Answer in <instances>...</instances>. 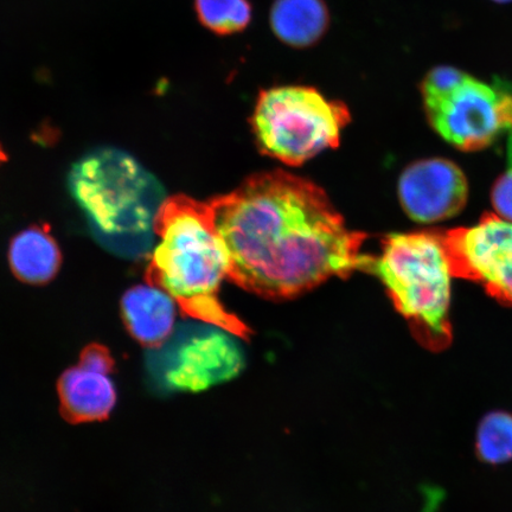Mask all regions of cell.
<instances>
[{"label": "cell", "instance_id": "obj_13", "mask_svg": "<svg viewBox=\"0 0 512 512\" xmlns=\"http://www.w3.org/2000/svg\"><path fill=\"white\" fill-rule=\"evenodd\" d=\"M11 270L25 283L44 284L55 277L61 264L60 248L47 230L29 228L12 240Z\"/></svg>", "mask_w": 512, "mask_h": 512}, {"label": "cell", "instance_id": "obj_10", "mask_svg": "<svg viewBox=\"0 0 512 512\" xmlns=\"http://www.w3.org/2000/svg\"><path fill=\"white\" fill-rule=\"evenodd\" d=\"M177 300L152 283L134 286L123 298L127 329L138 342L155 348L168 339L177 326Z\"/></svg>", "mask_w": 512, "mask_h": 512}, {"label": "cell", "instance_id": "obj_18", "mask_svg": "<svg viewBox=\"0 0 512 512\" xmlns=\"http://www.w3.org/2000/svg\"><path fill=\"white\" fill-rule=\"evenodd\" d=\"M4 159H5L4 153H3L2 149H0V162H3Z\"/></svg>", "mask_w": 512, "mask_h": 512}, {"label": "cell", "instance_id": "obj_3", "mask_svg": "<svg viewBox=\"0 0 512 512\" xmlns=\"http://www.w3.org/2000/svg\"><path fill=\"white\" fill-rule=\"evenodd\" d=\"M150 259L149 281L168 291L192 319L242 334L245 326L219 299L229 256L209 203L188 197L169 200Z\"/></svg>", "mask_w": 512, "mask_h": 512}, {"label": "cell", "instance_id": "obj_5", "mask_svg": "<svg viewBox=\"0 0 512 512\" xmlns=\"http://www.w3.org/2000/svg\"><path fill=\"white\" fill-rule=\"evenodd\" d=\"M428 121L462 151L486 149L512 131V81L488 83L450 66L435 67L421 85Z\"/></svg>", "mask_w": 512, "mask_h": 512}, {"label": "cell", "instance_id": "obj_6", "mask_svg": "<svg viewBox=\"0 0 512 512\" xmlns=\"http://www.w3.org/2000/svg\"><path fill=\"white\" fill-rule=\"evenodd\" d=\"M350 120L347 106L326 99L316 88L283 86L260 93L252 123L266 155L297 166L337 147Z\"/></svg>", "mask_w": 512, "mask_h": 512}, {"label": "cell", "instance_id": "obj_17", "mask_svg": "<svg viewBox=\"0 0 512 512\" xmlns=\"http://www.w3.org/2000/svg\"><path fill=\"white\" fill-rule=\"evenodd\" d=\"M492 2H495L498 4H508V3H511L512 0H492Z\"/></svg>", "mask_w": 512, "mask_h": 512}, {"label": "cell", "instance_id": "obj_7", "mask_svg": "<svg viewBox=\"0 0 512 512\" xmlns=\"http://www.w3.org/2000/svg\"><path fill=\"white\" fill-rule=\"evenodd\" d=\"M179 324L147 357L153 386L163 392H197L238 375L243 351L236 332L202 322Z\"/></svg>", "mask_w": 512, "mask_h": 512}, {"label": "cell", "instance_id": "obj_11", "mask_svg": "<svg viewBox=\"0 0 512 512\" xmlns=\"http://www.w3.org/2000/svg\"><path fill=\"white\" fill-rule=\"evenodd\" d=\"M59 389L64 412L75 421L105 419L117 403V388L111 371L82 363L63 374Z\"/></svg>", "mask_w": 512, "mask_h": 512}, {"label": "cell", "instance_id": "obj_4", "mask_svg": "<svg viewBox=\"0 0 512 512\" xmlns=\"http://www.w3.org/2000/svg\"><path fill=\"white\" fill-rule=\"evenodd\" d=\"M368 272L380 278L422 342L435 349L451 342L453 277L444 232L390 234Z\"/></svg>", "mask_w": 512, "mask_h": 512}, {"label": "cell", "instance_id": "obj_14", "mask_svg": "<svg viewBox=\"0 0 512 512\" xmlns=\"http://www.w3.org/2000/svg\"><path fill=\"white\" fill-rule=\"evenodd\" d=\"M194 6L198 21L215 35L239 34L252 21L249 0H194Z\"/></svg>", "mask_w": 512, "mask_h": 512}, {"label": "cell", "instance_id": "obj_1", "mask_svg": "<svg viewBox=\"0 0 512 512\" xmlns=\"http://www.w3.org/2000/svg\"><path fill=\"white\" fill-rule=\"evenodd\" d=\"M229 256L228 279L259 296L292 298L332 277L368 272L367 236L351 232L322 188L261 172L209 203Z\"/></svg>", "mask_w": 512, "mask_h": 512}, {"label": "cell", "instance_id": "obj_9", "mask_svg": "<svg viewBox=\"0 0 512 512\" xmlns=\"http://www.w3.org/2000/svg\"><path fill=\"white\" fill-rule=\"evenodd\" d=\"M401 206L412 220L434 223L462 213L469 198V183L451 160H420L403 171L399 181Z\"/></svg>", "mask_w": 512, "mask_h": 512}, {"label": "cell", "instance_id": "obj_2", "mask_svg": "<svg viewBox=\"0 0 512 512\" xmlns=\"http://www.w3.org/2000/svg\"><path fill=\"white\" fill-rule=\"evenodd\" d=\"M68 189L89 232L128 260L150 256L169 200L159 179L117 147H101L73 165Z\"/></svg>", "mask_w": 512, "mask_h": 512}, {"label": "cell", "instance_id": "obj_15", "mask_svg": "<svg viewBox=\"0 0 512 512\" xmlns=\"http://www.w3.org/2000/svg\"><path fill=\"white\" fill-rule=\"evenodd\" d=\"M476 452L482 462L499 465L512 459V414H486L478 426Z\"/></svg>", "mask_w": 512, "mask_h": 512}, {"label": "cell", "instance_id": "obj_12", "mask_svg": "<svg viewBox=\"0 0 512 512\" xmlns=\"http://www.w3.org/2000/svg\"><path fill=\"white\" fill-rule=\"evenodd\" d=\"M330 15L323 0H275L271 27L287 46L309 48L329 28Z\"/></svg>", "mask_w": 512, "mask_h": 512}, {"label": "cell", "instance_id": "obj_8", "mask_svg": "<svg viewBox=\"0 0 512 512\" xmlns=\"http://www.w3.org/2000/svg\"><path fill=\"white\" fill-rule=\"evenodd\" d=\"M454 278L475 281L503 304L512 305V221L485 214L475 226L444 232Z\"/></svg>", "mask_w": 512, "mask_h": 512}, {"label": "cell", "instance_id": "obj_16", "mask_svg": "<svg viewBox=\"0 0 512 512\" xmlns=\"http://www.w3.org/2000/svg\"><path fill=\"white\" fill-rule=\"evenodd\" d=\"M491 201L497 215L512 221V176L502 175L497 179Z\"/></svg>", "mask_w": 512, "mask_h": 512}]
</instances>
